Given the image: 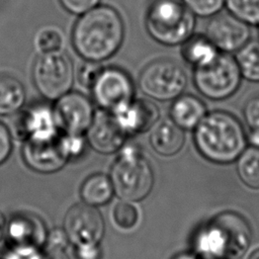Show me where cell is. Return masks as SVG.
Here are the masks:
<instances>
[{
    "label": "cell",
    "mask_w": 259,
    "mask_h": 259,
    "mask_svg": "<svg viewBox=\"0 0 259 259\" xmlns=\"http://www.w3.org/2000/svg\"><path fill=\"white\" fill-rule=\"evenodd\" d=\"M124 38L123 20L116 9L97 5L79 15L72 30V44L85 61L101 63L111 58Z\"/></svg>",
    "instance_id": "cell-1"
},
{
    "label": "cell",
    "mask_w": 259,
    "mask_h": 259,
    "mask_svg": "<svg viewBox=\"0 0 259 259\" xmlns=\"http://www.w3.org/2000/svg\"><path fill=\"white\" fill-rule=\"evenodd\" d=\"M198 152L214 163H230L244 152L247 136L236 116L215 110L206 115L194 128L193 135Z\"/></svg>",
    "instance_id": "cell-2"
},
{
    "label": "cell",
    "mask_w": 259,
    "mask_h": 259,
    "mask_svg": "<svg viewBox=\"0 0 259 259\" xmlns=\"http://www.w3.org/2000/svg\"><path fill=\"white\" fill-rule=\"evenodd\" d=\"M250 229L234 212L217 215L196 235L194 246L200 259H235L250 244Z\"/></svg>",
    "instance_id": "cell-3"
},
{
    "label": "cell",
    "mask_w": 259,
    "mask_h": 259,
    "mask_svg": "<svg viewBox=\"0 0 259 259\" xmlns=\"http://www.w3.org/2000/svg\"><path fill=\"white\" fill-rule=\"evenodd\" d=\"M145 20L150 36L167 47L185 42L195 27V15L182 0H152Z\"/></svg>",
    "instance_id": "cell-4"
},
{
    "label": "cell",
    "mask_w": 259,
    "mask_h": 259,
    "mask_svg": "<svg viewBox=\"0 0 259 259\" xmlns=\"http://www.w3.org/2000/svg\"><path fill=\"white\" fill-rule=\"evenodd\" d=\"M120 150L110 172L114 192L122 200H142L153 188L152 167L136 147L124 145Z\"/></svg>",
    "instance_id": "cell-5"
},
{
    "label": "cell",
    "mask_w": 259,
    "mask_h": 259,
    "mask_svg": "<svg viewBox=\"0 0 259 259\" xmlns=\"http://www.w3.org/2000/svg\"><path fill=\"white\" fill-rule=\"evenodd\" d=\"M74 78L73 62L62 51L39 54L32 68L35 88L44 98L50 101H56L71 91Z\"/></svg>",
    "instance_id": "cell-6"
},
{
    "label": "cell",
    "mask_w": 259,
    "mask_h": 259,
    "mask_svg": "<svg viewBox=\"0 0 259 259\" xmlns=\"http://www.w3.org/2000/svg\"><path fill=\"white\" fill-rule=\"evenodd\" d=\"M242 75L235 57L220 53L209 64L194 68L193 82L200 94L211 100L232 96L239 88Z\"/></svg>",
    "instance_id": "cell-7"
},
{
    "label": "cell",
    "mask_w": 259,
    "mask_h": 259,
    "mask_svg": "<svg viewBox=\"0 0 259 259\" xmlns=\"http://www.w3.org/2000/svg\"><path fill=\"white\" fill-rule=\"evenodd\" d=\"M186 85L184 69L177 62L167 59L149 63L139 77L142 92L157 101H173L183 94Z\"/></svg>",
    "instance_id": "cell-8"
},
{
    "label": "cell",
    "mask_w": 259,
    "mask_h": 259,
    "mask_svg": "<svg viewBox=\"0 0 259 259\" xmlns=\"http://www.w3.org/2000/svg\"><path fill=\"white\" fill-rule=\"evenodd\" d=\"M94 103L111 112L134 99L135 86L130 75L117 67H102L90 87Z\"/></svg>",
    "instance_id": "cell-9"
},
{
    "label": "cell",
    "mask_w": 259,
    "mask_h": 259,
    "mask_svg": "<svg viewBox=\"0 0 259 259\" xmlns=\"http://www.w3.org/2000/svg\"><path fill=\"white\" fill-rule=\"evenodd\" d=\"M64 231L75 246L99 244L104 235L103 219L95 206L76 204L65 215Z\"/></svg>",
    "instance_id": "cell-10"
},
{
    "label": "cell",
    "mask_w": 259,
    "mask_h": 259,
    "mask_svg": "<svg viewBox=\"0 0 259 259\" xmlns=\"http://www.w3.org/2000/svg\"><path fill=\"white\" fill-rule=\"evenodd\" d=\"M249 24L231 12H219L211 16L205 28V36L221 53L231 54L240 50L249 39Z\"/></svg>",
    "instance_id": "cell-11"
},
{
    "label": "cell",
    "mask_w": 259,
    "mask_h": 259,
    "mask_svg": "<svg viewBox=\"0 0 259 259\" xmlns=\"http://www.w3.org/2000/svg\"><path fill=\"white\" fill-rule=\"evenodd\" d=\"M54 110L61 131L72 134L84 135L95 116L92 101L75 91H69L56 100Z\"/></svg>",
    "instance_id": "cell-12"
},
{
    "label": "cell",
    "mask_w": 259,
    "mask_h": 259,
    "mask_svg": "<svg viewBox=\"0 0 259 259\" xmlns=\"http://www.w3.org/2000/svg\"><path fill=\"white\" fill-rule=\"evenodd\" d=\"M16 132L23 141H41L55 139L62 131L54 106L48 103H34L20 113Z\"/></svg>",
    "instance_id": "cell-13"
},
{
    "label": "cell",
    "mask_w": 259,
    "mask_h": 259,
    "mask_svg": "<svg viewBox=\"0 0 259 259\" xmlns=\"http://www.w3.org/2000/svg\"><path fill=\"white\" fill-rule=\"evenodd\" d=\"M126 136H135L151 130L159 120L158 106L148 99H132L109 112Z\"/></svg>",
    "instance_id": "cell-14"
},
{
    "label": "cell",
    "mask_w": 259,
    "mask_h": 259,
    "mask_svg": "<svg viewBox=\"0 0 259 259\" xmlns=\"http://www.w3.org/2000/svg\"><path fill=\"white\" fill-rule=\"evenodd\" d=\"M60 135L51 140L24 141L22 156L25 163L31 169L41 173L60 170L69 161L63 150Z\"/></svg>",
    "instance_id": "cell-15"
},
{
    "label": "cell",
    "mask_w": 259,
    "mask_h": 259,
    "mask_svg": "<svg viewBox=\"0 0 259 259\" xmlns=\"http://www.w3.org/2000/svg\"><path fill=\"white\" fill-rule=\"evenodd\" d=\"M85 134L87 144L102 154H111L120 150L127 137L117 125L112 115L103 110L95 114Z\"/></svg>",
    "instance_id": "cell-16"
},
{
    "label": "cell",
    "mask_w": 259,
    "mask_h": 259,
    "mask_svg": "<svg viewBox=\"0 0 259 259\" xmlns=\"http://www.w3.org/2000/svg\"><path fill=\"white\" fill-rule=\"evenodd\" d=\"M5 234L12 248L39 249L45 246L48 237L42 221L37 215L28 212L14 215L6 226Z\"/></svg>",
    "instance_id": "cell-17"
},
{
    "label": "cell",
    "mask_w": 259,
    "mask_h": 259,
    "mask_svg": "<svg viewBox=\"0 0 259 259\" xmlns=\"http://www.w3.org/2000/svg\"><path fill=\"white\" fill-rule=\"evenodd\" d=\"M183 131L170 118L161 120L151 128L150 144L156 153L162 156H173L184 145Z\"/></svg>",
    "instance_id": "cell-18"
},
{
    "label": "cell",
    "mask_w": 259,
    "mask_h": 259,
    "mask_svg": "<svg viewBox=\"0 0 259 259\" xmlns=\"http://www.w3.org/2000/svg\"><path fill=\"white\" fill-rule=\"evenodd\" d=\"M169 113L170 119L182 130H194L206 115L207 109L198 97L181 94L173 100Z\"/></svg>",
    "instance_id": "cell-19"
},
{
    "label": "cell",
    "mask_w": 259,
    "mask_h": 259,
    "mask_svg": "<svg viewBox=\"0 0 259 259\" xmlns=\"http://www.w3.org/2000/svg\"><path fill=\"white\" fill-rule=\"evenodd\" d=\"M26 99L22 83L8 74H0V115L18 112Z\"/></svg>",
    "instance_id": "cell-20"
},
{
    "label": "cell",
    "mask_w": 259,
    "mask_h": 259,
    "mask_svg": "<svg viewBox=\"0 0 259 259\" xmlns=\"http://www.w3.org/2000/svg\"><path fill=\"white\" fill-rule=\"evenodd\" d=\"M183 59L194 68L212 62L221 53L205 35H191L182 45Z\"/></svg>",
    "instance_id": "cell-21"
},
{
    "label": "cell",
    "mask_w": 259,
    "mask_h": 259,
    "mask_svg": "<svg viewBox=\"0 0 259 259\" xmlns=\"http://www.w3.org/2000/svg\"><path fill=\"white\" fill-rule=\"evenodd\" d=\"M114 192L110 177L97 173L89 176L82 184L80 195L84 203L98 206L107 203Z\"/></svg>",
    "instance_id": "cell-22"
},
{
    "label": "cell",
    "mask_w": 259,
    "mask_h": 259,
    "mask_svg": "<svg viewBox=\"0 0 259 259\" xmlns=\"http://www.w3.org/2000/svg\"><path fill=\"white\" fill-rule=\"evenodd\" d=\"M236 53L235 59L242 77L259 82V39H249Z\"/></svg>",
    "instance_id": "cell-23"
},
{
    "label": "cell",
    "mask_w": 259,
    "mask_h": 259,
    "mask_svg": "<svg viewBox=\"0 0 259 259\" xmlns=\"http://www.w3.org/2000/svg\"><path fill=\"white\" fill-rule=\"evenodd\" d=\"M238 173L247 186L259 189V149L252 147L240 155Z\"/></svg>",
    "instance_id": "cell-24"
},
{
    "label": "cell",
    "mask_w": 259,
    "mask_h": 259,
    "mask_svg": "<svg viewBox=\"0 0 259 259\" xmlns=\"http://www.w3.org/2000/svg\"><path fill=\"white\" fill-rule=\"evenodd\" d=\"M229 12L252 25H259V0H225Z\"/></svg>",
    "instance_id": "cell-25"
},
{
    "label": "cell",
    "mask_w": 259,
    "mask_h": 259,
    "mask_svg": "<svg viewBox=\"0 0 259 259\" xmlns=\"http://www.w3.org/2000/svg\"><path fill=\"white\" fill-rule=\"evenodd\" d=\"M64 36L57 27L49 26L37 31L34 37V47L38 54L54 53L62 50Z\"/></svg>",
    "instance_id": "cell-26"
},
{
    "label": "cell",
    "mask_w": 259,
    "mask_h": 259,
    "mask_svg": "<svg viewBox=\"0 0 259 259\" xmlns=\"http://www.w3.org/2000/svg\"><path fill=\"white\" fill-rule=\"evenodd\" d=\"M114 223L122 229H132L139 220V212L131 201H120L115 204L112 212Z\"/></svg>",
    "instance_id": "cell-27"
},
{
    "label": "cell",
    "mask_w": 259,
    "mask_h": 259,
    "mask_svg": "<svg viewBox=\"0 0 259 259\" xmlns=\"http://www.w3.org/2000/svg\"><path fill=\"white\" fill-rule=\"evenodd\" d=\"M186 7L200 17H211L219 12L225 5V0H182Z\"/></svg>",
    "instance_id": "cell-28"
},
{
    "label": "cell",
    "mask_w": 259,
    "mask_h": 259,
    "mask_svg": "<svg viewBox=\"0 0 259 259\" xmlns=\"http://www.w3.org/2000/svg\"><path fill=\"white\" fill-rule=\"evenodd\" d=\"M60 140L63 150L68 159L79 157L84 152L87 144L86 138L82 134L61 132Z\"/></svg>",
    "instance_id": "cell-29"
},
{
    "label": "cell",
    "mask_w": 259,
    "mask_h": 259,
    "mask_svg": "<svg viewBox=\"0 0 259 259\" xmlns=\"http://www.w3.org/2000/svg\"><path fill=\"white\" fill-rule=\"evenodd\" d=\"M102 67L103 66H101V63L86 61L79 69V72H78L79 82L85 87L90 88L94 80L96 79L97 75L99 74L100 70L102 69Z\"/></svg>",
    "instance_id": "cell-30"
},
{
    "label": "cell",
    "mask_w": 259,
    "mask_h": 259,
    "mask_svg": "<svg viewBox=\"0 0 259 259\" xmlns=\"http://www.w3.org/2000/svg\"><path fill=\"white\" fill-rule=\"evenodd\" d=\"M244 117L251 130H259V94L250 97L244 106Z\"/></svg>",
    "instance_id": "cell-31"
},
{
    "label": "cell",
    "mask_w": 259,
    "mask_h": 259,
    "mask_svg": "<svg viewBox=\"0 0 259 259\" xmlns=\"http://www.w3.org/2000/svg\"><path fill=\"white\" fill-rule=\"evenodd\" d=\"M63 8L71 14L82 15L99 5L100 0H59Z\"/></svg>",
    "instance_id": "cell-32"
},
{
    "label": "cell",
    "mask_w": 259,
    "mask_h": 259,
    "mask_svg": "<svg viewBox=\"0 0 259 259\" xmlns=\"http://www.w3.org/2000/svg\"><path fill=\"white\" fill-rule=\"evenodd\" d=\"M12 150V140L8 128L0 122V164L10 155Z\"/></svg>",
    "instance_id": "cell-33"
},
{
    "label": "cell",
    "mask_w": 259,
    "mask_h": 259,
    "mask_svg": "<svg viewBox=\"0 0 259 259\" xmlns=\"http://www.w3.org/2000/svg\"><path fill=\"white\" fill-rule=\"evenodd\" d=\"M5 259H41V253L35 248L16 247Z\"/></svg>",
    "instance_id": "cell-34"
},
{
    "label": "cell",
    "mask_w": 259,
    "mask_h": 259,
    "mask_svg": "<svg viewBox=\"0 0 259 259\" xmlns=\"http://www.w3.org/2000/svg\"><path fill=\"white\" fill-rule=\"evenodd\" d=\"M76 259H100L101 251L98 244L76 246Z\"/></svg>",
    "instance_id": "cell-35"
},
{
    "label": "cell",
    "mask_w": 259,
    "mask_h": 259,
    "mask_svg": "<svg viewBox=\"0 0 259 259\" xmlns=\"http://www.w3.org/2000/svg\"><path fill=\"white\" fill-rule=\"evenodd\" d=\"M66 248H47L45 247V251L41 253V259H69L66 251Z\"/></svg>",
    "instance_id": "cell-36"
},
{
    "label": "cell",
    "mask_w": 259,
    "mask_h": 259,
    "mask_svg": "<svg viewBox=\"0 0 259 259\" xmlns=\"http://www.w3.org/2000/svg\"><path fill=\"white\" fill-rule=\"evenodd\" d=\"M247 141L252 147L259 149V130H251L247 136Z\"/></svg>",
    "instance_id": "cell-37"
},
{
    "label": "cell",
    "mask_w": 259,
    "mask_h": 259,
    "mask_svg": "<svg viewBox=\"0 0 259 259\" xmlns=\"http://www.w3.org/2000/svg\"><path fill=\"white\" fill-rule=\"evenodd\" d=\"M6 232V223H5V218L2 214V212L0 211V241L2 240V238L4 237Z\"/></svg>",
    "instance_id": "cell-38"
},
{
    "label": "cell",
    "mask_w": 259,
    "mask_h": 259,
    "mask_svg": "<svg viewBox=\"0 0 259 259\" xmlns=\"http://www.w3.org/2000/svg\"><path fill=\"white\" fill-rule=\"evenodd\" d=\"M173 259H200V258L197 255L192 253H181L175 256Z\"/></svg>",
    "instance_id": "cell-39"
},
{
    "label": "cell",
    "mask_w": 259,
    "mask_h": 259,
    "mask_svg": "<svg viewBox=\"0 0 259 259\" xmlns=\"http://www.w3.org/2000/svg\"><path fill=\"white\" fill-rule=\"evenodd\" d=\"M251 259H259V252L255 253V255H254V256H252V258H251Z\"/></svg>",
    "instance_id": "cell-40"
},
{
    "label": "cell",
    "mask_w": 259,
    "mask_h": 259,
    "mask_svg": "<svg viewBox=\"0 0 259 259\" xmlns=\"http://www.w3.org/2000/svg\"><path fill=\"white\" fill-rule=\"evenodd\" d=\"M0 259H5V258H0Z\"/></svg>",
    "instance_id": "cell-41"
}]
</instances>
